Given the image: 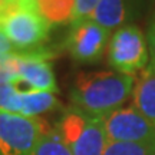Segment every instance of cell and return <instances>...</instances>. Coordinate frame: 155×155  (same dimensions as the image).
<instances>
[{
	"label": "cell",
	"mask_w": 155,
	"mask_h": 155,
	"mask_svg": "<svg viewBox=\"0 0 155 155\" xmlns=\"http://www.w3.org/2000/svg\"><path fill=\"white\" fill-rule=\"evenodd\" d=\"M98 3L99 0H75V9L71 19V25H76L82 20L91 19Z\"/></svg>",
	"instance_id": "cell-15"
},
{
	"label": "cell",
	"mask_w": 155,
	"mask_h": 155,
	"mask_svg": "<svg viewBox=\"0 0 155 155\" xmlns=\"http://www.w3.org/2000/svg\"><path fill=\"white\" fill-rule=\"evenodd\" d=\"M104 155H155V144L108 141Z\"/></svg>",
	"instance_id": "cell-13"
},
{
	"label": "cell",
	"mask_w": 155,
	"mask_h": 155,
	"mask_svg": "<svg viewBox=\"0 0 155 155\" xmlns=\"http://www.w3.org/2000/svg\"><path fill=\"white\" fill-rule=\"evenodd\" d=\"M0 30L7 36L16 50L30 52L42 48V43L49 36L50 25L38 9L16 6L0 22Z\"/></svg>",
	"instance_id": "cell-4"
},
{
	"label": "cell",
	"mask_w": 155,
	"mask_h": 155,
	"mask_svg": "<svg viewBox=\"0 0 155 155\" xmlns=\"http://www.w3.org/2000/svg\"><path fill=\"white\" fill-rule=\"evenodd\" d=\"M147 39H148V50H150V58H151L150 65H152L155 68V16L150 23Z\"/></svg>",
	"instance_id": "cell-16"
},
{
	"label": "cell",
	"mask_w": 155,
	"mask_h": 155,
	"mask_svg": "<svg viewBox=\"0 0 155 155\" xmlns=\"http://www.w3.org/2000/svg\"><path fill=\"white\" fill-rule=\"evenodd\" d=\"M132 94L134 108L155 124V68L152 65L139 72Z\"/></svg>",
	"instance_id": "cell-9"
},
{
	"label": "cell",
	"mask_w": 155,
	"mask_h": 155,
	"mask_svg": "<svg viewBox=\"0 0 155 155\" xmlns=\"http://www.w3.org/2000/svg\"><path fill=\"white\" fill-rule=\"evenodd\" d=\"M72 155H104L108 144L102 118L68 106L56 125Z\"/></svg>",
	"instance_id": "cell-2"
},
{
	"label": "cell",
	"mask_w": 155,
	"mask_h": 155,
	"mask_svg": "<svg viewBox=\"0 0 155 155\" xmlns=\"http://www.w3.org/2000/svg\"><path fill=\"white\" fill-rule=\"evenodd\" d=\"M109 40V30L92 19L71 25L65 48L73 61L81 65H94L102 59Z\"/></svg>",
	"instance_id": "cell-6"
},
{
	"label": "cell",
	"mask_w": 155,
	"mask_h": 155,
	"mask_svg": "<svg viewBox=\"0 0 155 155\" xmlns=\"http://www.w3.org/2000/svg\"><path fill=\"white\" fill-rule=\"evenodd\" d=\"M59 105L55 95L50 92L30 91L26 94H20V114L19 115L28 118H38V115L55 109Z\"/></svg>",
	"instance_id": "cell-10"
},
{
	"label": "cell",
	"mask_w": 155,
	"mask_h": 155,
	"mask_svg": "<svg viewBox=\"0 0 155 155\" xmlns=\"http://www.w3.org/2000/svg\"><path fill=\"white\" fill-rule=\"evenodd\" d=\"M17 3L23 7H29V9H36V0H16Z\"/></svg>",
	"instance_id": "cell-18"
},
{
	"label": "cell",
	"mask_w": 155,
	"mask_h": 155,
	"mask_svg": "<svg viewBox=\"0 0 155 155\" xmlns=\"http://www.w3.org/2000/svg\"><path fill=\"white\" fill-rule=\"evenodd\" d=\"M145 3L147 0H99L91 19L111 32L138 19Z\"/></svg>",
	"instance_id": "cell-8"
},
{
	"label": "cell",
	"mask_w": 155,
	"mask_h": 155,
	"mask_svg": "<svg viewBox=\"0 0 155 155\" xmlns=\"http://www.w3.org/2000/svg\"><path fill=\"white\" fill-rule=\"evenodd\" d=\"M32 155H72L58 128H48L39 139Z\"/></svg>",
	"instance_id": "cell-12"
},
{
	"label": "cell",
	"mask_w": 155,
	"mask_h": 155,
	"mask_svg": "<svg viewBox=\"0 0 155 155\" xmlns=\"http://www.w3.org/2000/svg\"><path fill=\"white\" fill-rule=\"evenodd\" d=\"M108 141L155 144V124L135 108H121L104 118Z\"/></svg>",
	"instance_id": "cell-7"
},
{
	"label": "cell",
	"mask_w": 155,
	"mask_h": 155,
	"mask_svg": "<svg viewBox=\"0 0 155 155\" xmlns=\"http://www.w3.org/2000/svg\"><path fill=\"white\" fill-rule=\"evenodd\" d=\"M0 111L20 114V94L9 81H0Z\"/></svg>",
	"instance_id": "cell-14"
},
{
	"label": "cell",
	"mask_w": 155,
	"mask_h": 155,
	"mask_svg": "<svg viewBox=\"0 0 155 155\" xmlns=\"http://www.w3.org/2000/svg\"><path fill=\"white\" fill-rule=\"evenodd\" d=\"M134 86L132 75L116 71L82 72L75 79L69 98L72 105L81 111L104 119L121 109V105L134 92Z\"/></svg>",
	"instance_id": "cell-1"
},
{
	"label": "cell",
	"mask_w": 155,
	"mask_h": 155,
	"mask_svg": "<svg viewBox=\"0 0 155 155\" xmlns=\"http://www.w3.org/2000/svg\"><path fill=\"white\" fill-rule=\"evenodd\" d=\"M36 9L49 25L71 23L75 0H36Z\"/></svg>",
	"instance_id": "cell-11"
},
{
	"label": "cell",
	"mask_w": 155,
	"mask_h": 155,
	"mask_svg": "<svg viewBox=\"0 0 155 155\" xmlns=\"http://www.w3.org/2000/svg\"><path fill=\"white\" fill-rule=\"evenodd\" d=\"M13 49H15V46H13L12 42L7 39V36L0 30V59H5L6 56L12 55V53L15 52Z\"/></svg>",
	"instance_id": "cell-17"
},
{
	"label": "cell",
	"mask_w": 155,
	"mask_h": 155,
	"mask_svg": "<svg viewBox=\"0 0 155 155\" xmlns=\"http://www.w3.org/2000/svg\"><path fill=\"white\" fill-rule=\"evenodd\" d=\"M48 128L40 118L0 111V155H32Z\"/></svg>",
	"instance_id": "cell-5"
},
{
	"label": "cell",
	"mask_w": 155,
	"mask_h": 155,
	"mask_svg": "<svg viewBox=\"0 0 155 155\" xmlns=\"http://www.w3.org/2000/svg\"><path fill=\"white\" fill-rule=\"evenodd\" d=\"M148 42L137 25H125L115 30L108 45V63L116 72L132 75L147 68Z\"/></svg>",
	"instance_id": "cell-3"
}]
</instances>
